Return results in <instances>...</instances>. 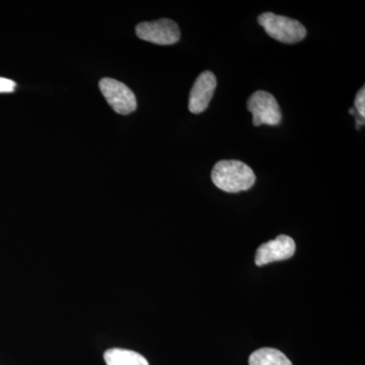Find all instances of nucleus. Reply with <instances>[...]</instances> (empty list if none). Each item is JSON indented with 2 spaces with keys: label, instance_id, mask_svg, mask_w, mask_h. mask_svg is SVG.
<instances>
[{
  "label": "nucleus",
  "instance_id": "6e6552de",
  "mask_svg": "<svg viewBox=\"0 0 365 365\" xmlns=\"http://www.w3.org/2000/svg\"><path fill=\"white\" fill-rule=\"evenodd\" d=\"M104 359L107 365H150L143 355L121 348L107 350Z\"/></svg>",
  "mask_w": 365,
  "mask_h": 365
},
{
  "label": "nucleus",
  "instance_id": "9d476101",
  "mask_svg": "<svg viewBox=\"0 0 365 365\" xmlns=\"http://www.w3.org/2000/svg\"><path fill=\"white\" fill-rule=\"evenodd\" d=\"M355 108L360 117L365 118V88L362 86L361 90L355 98Z\"/></svg>",
  "mask_w": 365,
  "mask_h": 365
},
{
  "label": "nucleus",
  "instance_id": "423d86ee",
  "mask_svg": "<svg viewBox=\"0 0 365 365\" xmlns=\"http://www.w3.org/2000/svg\"><path fill=\"white\" fill-rule=\"evenodd\" d=\"M295 253V242L288 235H278L275 240L262 245L257 250L255 263L258 266L267 265L273 262L287 260Z\"/></svg>",
  "mask_w": 365,
  "mask_h": 365
},
{
  "label": "nucleus",
  "instance_id": "20e7f679",
  "mask_svg": "<svg viewBox=\"0 0 365 365\" xmlns=\"http://www.w3.org/2000/svg\"><path fill=\"white\" fill-rule=\"evenodd\" d=\"M139 39L157 45H173L181 38L179 26L169 19L153 21H144L136 26Z\"/></svg>",
  "mask_w": 365,
  "mask_h": 365
},
{
  "label": "nucleus",
  "instance_id": "1a4fd4ad",
  "mask_svg": "<svg viewBox=\"0 0 365 365\" xmlns=\"http://www.w3.org/2000/svg\"><path fill=\"white\" fill-rule=\"evenodd\" d=\"M250 365H292V361L279 350L274 348H262L252 353Z\"/></svg>",
  "mask_w": 365,
  "mask_h": 365
},
{
  "label": "nucleus",
  "instance_id": "f03ea898",
  "mask_svg": "<svg viewBox=\"0 0 365 365\" xmlns=\"http://www.w3.org/2000/svg\"><path fill=\"white\" fill-rule=\"evenodd\" d=\"M258 23L273 39L284 44H295L306 38L307 29L299 21L273 13L262 14Z\"/></svg>",
  "mask_w": 365,
  "mask_h": 365
},
{
  "label": "nucleus",
  "instance_id": "9b49d317",
  "mask_svg": "<svg viewBox=\"0 0 365 365\" xmlns=\"http://www.w3.org/2000/svg\"><path fill=\"white\" fill-rule=\"evenodd\" d=\"M16 83L9 78H0V93H13Z\"/></svg>",
  "mask_w": 365,
  "mask_h": 365
},
{
  "label": "nucleus",
  "instance_id": "39448f33",
  "mask_svg": "<svg viewBox=\"0 0 365 365\" xmlns=\"http://www.w3.org/2000/svg\"><path fill=\"white\" fill-rule=\"evenodd\" d=\"M108 104L118 114L128 115L135 111L137 101L133 91L116 79L103 78L98 83Z\"/></svg>",
  "mask_w": 365,
  "mask_h": 365
},
{
  "label": "nucleus",
  "instance_id": "0eeeda50",
  "mask_svg": "<svg viewBox=\"0 0 365 365\" xmlns=\"http://www.w3.org/2000/svg\"><path fill=\"white\" fill-rule=\"evenodd\" d=\"M217 86L215 74L211 71H204L197 78L189 98V111L193 114H200L207 109L212 100Z\"/></svg>",
  "mask_w": 365,
  "mask_h": 365
},
{
  "label": "nucleus",
  "instance_id": "7ed1b4c3",
  "mask_svg": "<svg viewBox=\"0 0 365 365\" xmlns=\"http://www.w3.org/2000/svg\"><path fill=\"white\" fill-rule=\"evenodd\" d=\"M247 107L253 114L255 126L269 125L276 126L281 123L282 115L277 101L268 91H258L249 98Z\"/></svg>",
  "mask_w": 365,
  "mask_h": 365
},
{
  "label": "nucleus",
  "instance_id": "f257e3e1",
  "mask_svg": "<svg viewBox=\"0 0 365 365\" xmlns=\"http://www.w3.org/2000/svg\"><path fill=\"white\" fill-rule=\"evenodd\" d=\"M211 179L217 188L227 193L247 191L256 182L254 170L240 160H220L213 168Z\"/></svg>",
  "mask_w": 365,
  "mask_h": 365
}]
</instances>
